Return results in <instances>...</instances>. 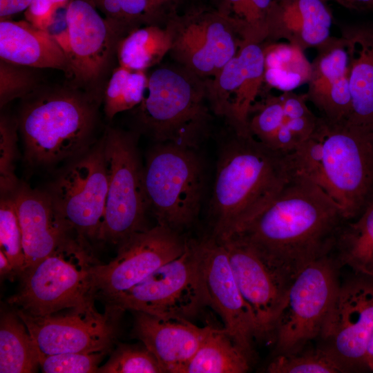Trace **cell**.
<instances>
[{
    "label": "cell",
    "instance_id": "obj_1",
    "mask_svg": "<svg viewBox=\"0 0 373 373\" xmlns=\"http://www.w3.org/2000/svg\"><path fill=\"white\" fill-rule=\"evenodd\" d=\"M346 220L321 188L294 174L280 193L231 236L296 274L308 263L331 254Z\"/></svg>",
    "mask_w": 373,
    "mask_h": 373
},
{
    "label": "cell",
    "instance_id": "obj_2",
    "mask_svg": "<svg viewBox=\"0 0 373 373\" xmlns=\"http://www.w3.org/2000/svg\"><path fill=\"white\" fill-rule=\"evenodd\" d=\"M229 130L219 150L209 207L211 236L218 240L240 230L294 176L287 154L269 149L251 134Z\"/></svg>",
    "mask_w": 373,
    "mask_h": 373
},
{
    "label": "cell",
    "instance_id": "obj_3",
    "mask_svg": "<svg viewBox=\"0 0 373 373\" xmlns=\"http://www.w3.org/2000/svg\"><path fill=\"white\" fill-rule=\"evenodd\" d=\"M287 155L294 174L321 188L347 220L358 216L373 198L371 135L321 117L310 136Z\"/></svg>",
    "mask_w": 373,
    "mask_h": 373
},
{
    "label": "cell",
    "instance_id": "obj_4",
    "mask_svg": "<svg viewBox=\"0 0 373 373\" xmlns=\"http://www.w3.org/2000/svg\"><path fill=\"white\" fill-rule=\"evenodd\" d=\"M100 106L67 84L41 85L23 98L17 119L26 160L47 166L85 152L96 142Z\"/></svg>",
    "mask_w": 373,
    "mask_h": 373
},
{
    "label": "cell",
    "instance_id": "obj_5",
    "mask_svg": "<svg viewBox=\"0 0 373 373\" xmlns=\"http://www.w3.org/2000/svg\"><path fill=\"white\" fill-rule=\"evenodd\" d=\"M133 110L135 129L155 143L197 149L208 137L213 115L207 79L181 65H161L149 75L146 95Z\"/></svg>",
    "mask_w": 373,
    "mask_h": 373
},
{
    "label": "cell",
    "instance_id": "obj_6",
    "mask_svg": "<svg viewBox=\"0 0 373 373\" xmlns=\"http://www.w3.org/2000/svg\"><path fill=\"white\" fill-rule=\"evenodd\" d=\"M129 33L121 24L102 17L90 0H72L65 28L53 35L67 57V84L102 104L106 84L117 66L119 45Z\"/></svg>",
    "mask_w": 373,
    "mask_h": 373
},
{
    "label": "cell",
    "instance_id": "obj_7",
    "mask_svg": "<svg viewBox=\"0 0 373 373\" xmlns=\"http://www.w3.org/2000/svg\"><path fill=\"white\" fill-rule=\"evenodd\" d=\"M195 150L155 143L144 164L149 211L158 224L180 233L195 222L202 202L204 171Z\"/></svg>",
    "mask_w": 373,
    "mask_h": 373
},
{
    "label": "cell",
    "instance_id": "obj_8",
    "mask_svg": "<svg viewBox=\"0 0 373 373\" xmlns=\"http://www.w3.org/2000/svg\"><path fill=\"white\" fill-rule=\"evenodd\" d=\"M87 240L75 233L53 253L25 270L19 291L8 303L35 316L85 305L95 299L90 266L77 262L88 256Z\"/></svg>",
    "mask_w": 373,
    "mask_h": 373
},
{
    "label": "cell",
    "instance_id": "obj_9",
    "mask_svg": "<svg viewBox=\"0 0 373 373\" xmlns=\"http://www.w3.org/2000/svg\"><path fill=\"white\" fill-rule=\"evenodd\" d=\"M140 134L106 126L102 135L108 177L105 211L99 240L119 245L144 227L149 211L144 165L137 142Z\"/></svg>",
    "mask_w": 373,
    "mask_h": 373
},
{
    "label": "cell",
    "instance_id": "obj_10",
    "mask_svg": "<svg viewBox=\"0 0 373 373\" xmlns=\"http://www.w3.org/2000/svg\"><path fill=\"white\" fill-rule=\"evenodd\" d=\"M200 240H187L184 251L130 289L107 300L124 312L189 320L205 306L200 281Z\"/></svg>",
    "mask_w": 373,
    "mask_h": 373
},
{
    "label": "cell",
    "instance_id": "obj_11",
    "mask_svg": "<svg viewBox=\"0 0 373 373\" xmlns=\"http://www.w3.org/2000/svg\"><path fill=\"white\" fill-rule=\"evenodd\" d=\"M338 266L329 254L296 274L273 332L276 354L298 352L321 336L340 285Z\"/></svg>",
    "mask_w": 373,
    "mask_h": 373
},
{
    "label": "cell",
    "instance_id": "obj_12",
    "mask_svg": "<svg viewBox=\"0 0 373 373\" xmlns=\"http://www.w3.org/2000/svg\"><path fill=\"white\" fill-rule=\"evenodd\" d=\"M108 191L103 138L70 162L46 191L55 209L79 236L98 239Z\"/></svg>",
    "mask_w": 373,
    "mask_h": 373
},
{
    "label": "cell",
    "instance_id": "obj_13",
    "mask_svg": "<svg viewBox=\"0 0 373 373\" xmlns=\"http://www.w3.org/2000/svg\"><path fill=\"white\" fill-rule=\"evenodd\" d=\"M172 36L169 55L200 77H213L238 52L242 39L233 20L213 8L194 6L167 23Z\"/></svg>",
    "mask_w": 373,
    "mask_h": 373
},
{
    "label": "cell",
    "instance_id": "obj_14",
    "mask_svg": "<svg viewBox=\"0 0 373 373\" xmlns=\"http://www.w3.org/2000/svg\"><path fill=\"white\" fill-rule=\"evenodd\" d=\"M186 243L182 233L158 224L132 234L118 245L108 263L90 267L95 298L106 302L130 289L180 256Z\"/></svg>",
    "mask_w": 373,
    "mask_h": 373
},
{
    "label": "cell",
    "instance_id": "obj_15",
    "mask_svg": "<svg viewBox=\"0 0 373 373\" xmlns=\"http://www.w3.org/2000/svg\"><path fill=\"white\" fill-rule=\"evenodd\" d=\"M219 240L227 249L236 280L251 312L256 338L273 334L296 274L238 237Z\"/></svg>",
    "mask_w": 373,
    "mask_h": 373
},
{
    "label": "cell",
    "instance_id": "obj_16",
    "mask_svg": "<svg viewBox=\"0 0 373 373\" xmlns=\"http://www.w3.org/2000/svg\"><path fill=\"white\" fill-rule=\"evenodd\" d=\"M39 355L69 352H109L117 336L123 313L106 307L99 312L94 300L64 314L35 316L17 309Z\"/></svg>",
    "mask_w": 373,
    "mask_h": 373
},
{
    "label": "cell",
    "instance_id": "obj_17",
    "mask_svg": "<svg viewBox=\"0 0 373 373\" xmlns=\"http://www.w3.org/2000/svg\"><path fill=\"white\" fill-rule=\"evenodd\" d=\"M373 334V280L358 276L339 285L321 335L324 346L348 372L366 369Z\"/></svg>",
    "mask_w": 373,
    "mask_h": 373
},
{
    "label": "cell",
    "instance_id": "obj_18",
    "mask_svg": "<svg viewBox=\"0 0 373 373\" xmlns=\"http://www.w3.org/2000/svg\"><path fill=\"white\" fill-rule=\"evenodd\" d=\"M200 281L205 306L218 313L223 328L251 359L254 323L236 280L227 249L213 236L200 240Z\"/></svg>",
    "mask_w": 373,
    "mask_h": 373
},
{
    "label": "cell",
    "instance_id": "obj_19",
    "mask_svg": "<svg viewBox=\"0 0 373 373\" xmlns=\"http://www.w3.org/2000/svg\"><path fill=\"white\" fill-rule=\"evenodd\" d=\"M265 70L264 49L244 41L236 55L212 78L207 79V97L213 115L238 134H250L248 116Z\"/></svg>",
    "mask_w": 373,
    "mask_h": 373
},
{
    "label": "cell",
    "instance_id": "obj_20",
    "mask_svg": "<svg viewBox=\"0 0 373 373\" xmlns=\"http://www.w3.org/2000/svg\"><path fill=\"white\" fill-rule=\"evenodd\" d=\"M306 98L286 92L254 102L248 116L250 134L278 153L294 151L310 136L319 120L307 108Z\"/></svg>",
    "mask_w": 373,
    "mask_h": 373
},
{
    "label": "cell",
    "instance_id": "obj_21",
    "mask_svg": "<svg viewBox=\"0 0 373 373\" xmlns=\"http://www.w3.org/2000/svg\"><path fill=\"white\" fill-rule=\"evenodd\" d=\"M12 195L22 233L25 271L76 233L57 211L46 191L20 182Z\"/></svg>",
    "mask_w": 373,
    "mask_h": 373
},
{
    "label": "cell",
    "instance_id": "obj_22",
    "mask_svg": "<svg viewBox=\"0 0 373 373\" xmlns=\"http://www.w3.org/2000/svg\"><path fill=\"white\" fill-rule=\"evenodd\" d=\"M133 334L154 355L166 372L177 373L195 354L213 326L134 312Z\"/></svg>",
    "mask_w": 373,
    "mask_h": 373
},
{
    "label": "cell",
    "instance_id": "obj_23",
    "mask_svg": "<svg viewBox=\"0 0 373 373\" xmlns=\"http://www.w3.org/2000/svg\"><path fill=\"white\" fill-rule=\"evenodd\" d=\"M0 59L38 69L63 71L67 77V57L55 37L27 20L0 21Z\"/></svg>",
    "mask_w": 373,
    "mask_h": 373
},
{
    "label": "cell",
    "instance_id": "obj_24",
    "mask_svg": "<svg viewBox=\"0 0 373 373\" xmlns=\"http://www.w3.org/2000/svg\"><path fill=\"white\" fill-rule=\"evenodd\" d=\"M351 110L345 125L373 133V31L359 30L347 42Z\"/></svg>",
    "mask_w": 373,
    "mask_h": 373
},
{
    "label": "cell",
    "instance_id": "obj_25",
    "mask_svg": "<svg viewBox=\"0 0 373 373\" xmlns=\"http://www.w3.org/2000/svg\"><path fill=\"white\" fill-rule=\"evenodd\" d=\"M331 255L338 265L373 280V198L358 216L343 223Z\"/></svg>",
    "mask_w": 373,
    "mask_h": 373
},
{
    "label": "cell",
    "instance_id": "obj_26",
    "mask_svg": "<svg viewBox=\"0 0 373 373\" xmlns=\"http://www.w3.org/2000/svg\"><path fill=\"white\" fill-rule=\"evenodd\" d=\"M250 361L224 328L213 327L193 356L177 373H244Z\"/></svg>",
    "mask_w": 373,
    "mask_h": 373
},
{
    "label": "cell",
    "instance_id": "obj_27",
    "mask_svg": "<svg viewBox=\"0 0 373 373\" xmlns=\"http://www.w3.org/2000/svg\"><path fill=\"white\" fill-rule=\"evenodd\" d=\"M172 36L167 26H146L135 29L120 42L118 65L134 70H146L159 65L169 53Z\"/></svg>",
    "mask_w": 373,
    "mask_h": 373
},
{
    "label": "cell",
    "instance_id": "obj_28",
    "mask_svg": "<svg viewBox=\"0 0 373 373\" xmlns=\"http://www.w3.org/2000/svg\"><path fill=\"white\" fill-rule=\"evenodd\" d=\"M39 367V352L17 313L6 312L0 321V372L32 373Z\"/></svg>",
    "mask_w": 373,
    "mask_h": 373
},
{
    "label": "cell",
    "instance_id": "obj_29",
    "mask_svg": "<svg viewBox=\"0 0 373 373\" xmlns=\"http://www.w3.org/2000/svg\"><path fill=\"white\" fill-rule=\"evenodd\" d=\"M146 70H134L118 65L113 71L104 93L102 104L106 119L133 110L143 100L147 90Z\"/></svg>",
    "mask_w": 373,
    "mask_h": 373
},
{
    "label": "cell",
    "instance_id": "obj_30",
    "mask_svg": "<svg viewBox=\"0 0 373 373\" xmlns=\"http://www.w3.org/2000/svg\"><path fill=\"white\" fill-rule=\"evenodd\" d=\"M325 1L288 0L285 6V22L299 23L300 39L307 46H318L329 37L332 18Z\"/></svg>",
    "mask_w": 373,
    "mask_h": 373
},
{
    "label": "cell",
    "instance_id": "obj_31",
    "mask_svg": "<svg viewBox=\"0 0 373 373\" xmlns=\"http://www.w3.org/2000/svg\"><path fill=\"white\" fill-rule=\"evenodd\" d=\"M266 370L269 373L349 372L325 347L307 351L303 350L293 354H276Z\"/></svg>",
    "mask_w": 373,
    "mask_h": 373
},
{
    "label": "cell",
    "instance_id": "obj_32",
    "mask_svg": "<svg viewBox=\"0 0 373 373\" xmlns=\"http://www.w3.org/2000/svg\"><path fill=\"white\" fill-rule=\"evenodd\" d=\"M0 247L11 262L15 274L21 275L25 269L22 233L12 193L1 195Z\"/></svg>",
    "mask_w": 373,
    "mask_h": 373
},
{
    "label": "cell",
    "instance_id": "obj_33",
    "mask_svg": "<svg viewBox=\"0 0 373 373\" xmlns=\"http://www.w3.org/2000/svg\"><path fill=\"white\" fill-rule=\"evenodd\" d=\"M99 373H165L154 355L144 345L119 344Z\"/></svg>",
    "mask_w": 373,
    "mask_h": 373
},
{
    "label": "cell",
    "instance_id": "obj_34",
    "mask_svg": "<svg viewBox=\"0 0 373 373\" xmlns=\"http://www.w3.org/2000/svg\"><path fill=\"white\" fill-rule=\"evenodd\" d=\"M36 69L0 59L1 108L13 99L24 98L42 85Z\"/></svg>",
    "mask_w": 373,
    "mask_h": 373
},
{
    "label": "cell",
    "instance_id": "obj_35",
    "mask_svg": "<svg viewBox=\"0 0 373 373\" xmlns=\"http://www.w3.org/2000/svg\"><path fill=\"white\" fill-rule=\"evenodd\" d=\"M17 118L1 113L0 117V191L1 195L12 193L20 182L15 173L17 159Z\"/></svg>",
    "mask_w": 373,
    "mask_h": 373
},
{
    "label": "cell",
    "instance_id": "obj_36",
    "mask_svg": "<svg viewBox=\"0 0 373 373\" xmlns=\"http://www.w3.org/2000/svg\"><path fill=\"white\" fill-rule=\"evenodd\" d=\"M107 352L102 351L39 355V367L44 373L97 372L99 364Z\"/></svg>",
    "mask_w": 373,
    "mask_h": 373
},
{
    "label": "cell",
    "instance_id": "obj_37",
    "mask_svg": "<svg viewBox=\"0 0 373 373\" xmlns=\"http://www.w3.org/2000/svg\"><path fill=\"white\" fill-rule=\"evenodd\" d=\"M350 54L348 48L334 47L324 53L318 60L314 73L313 86L330 84L348 75Z\"/></svg>",
    "mask_w": 373,
    "mask_h": 373
},
{
    "label": "cell",
    "instance_id": "obj_38",
    "mask_svg": "<svg viewBox=\"0 0 373 373\" xmlns=\"http://www.w3.org/2000/svg\"><path fill=\"white\" fill-rule=\"evenodd\" d=\"M72 0H32L24 12L26 20L48 32L58 15L66 13Z\"/></svg>",
    "mask_w": 373,
    "mask_h": 373
},
{
    "label": "cell",
    "instance_id": "obj_39",
    "mask_svg": "<svg viewBox=\"0 0 373 373\" xmlns=\"http://www.w3.org/2000/svg\"><path fill=\"white\" fill-rule=\"evenodd\" d=\"M264 52L265 68L295 69L304 61L302 56L291 46H279L267 51L264 50Z\"/></svg>",
    "mask_w": 373,
    "mask_h": 373
},
{
    "label": "cell",
    "instance_id": "obj_40",
    "mask_svg": "<svg viewBox=\"0 0 373 373\" xmlns=\"http://www.w3.org/2000/svg\"><path fill=\"white\" fill-rule=\"evenodd\" d=\"M307 76L294 70L265 68L264 80L271 86L289 92L300 86Z\"/></svg>",
    "mask_w": 373,
    "mask_h": 373
},
{
    "label": "cell",
    "instance_id": "obj_41",
    "mask_svg": "<svg viewBox=\"0 0 373 373\" xmlns=\"http://www.w3.org/2000/svg\"><path fill=\"white\" fill-rule=\"evenodd\" d=\"M213 8L218 12L231 18L235 23L239 19L246 0H211Z\"/></svg>",
    "mask_w": 373,
    "mask_h": 373
},
{
    "label": "cell",
    "instance_id": "obj_42",
    "mask_svg": "<svg viewBox=\"0 0 373 373\" xmlns=\"http://www.w3.org/2000/svg\"><path fill=\"white\" fill-rule=\"evenodd\" d=\"M32 0H0V21L10 18L25 12Z\"/></svg>",
    "mask_w": 373,
    "mask_h": 373
},
{
    "label": "cell",
    "instance_id": "obj_43",
    "mask_svg": "<svg viewBox=\"0 0 373 373\" xmlns=\"http://www.w3.org/2000/svg\"><path fill=\"white\" fill-rule=\"evenodd\" d=\"M0 274L1 276L15 274L11 262L1 250H0Z\"/></svg>",
    "mask_w": 373,
    "mask_h": 373
},
{
    "label": "cell",
    "instance_id": "obj_44",
    "mask_svg": "<svg viewBox=\"0 0 373 373\" xmlns=\"http://www.w3.org/2000/svg\"><path fill=\"white\" fill-rule=\"evenodd\" d=\"M349 8L373 11V0H347Z\"/></svg>",
    "mask_w": 373,
    "mask_h": 373
},
{
    "label": "cell",
    "instance_id": "obj_45",
    "mask_svg": "<svg viewBox=\"0 0 373 373\" xmlns=\"http://www.w3.org/2000/svg\"><path fill=\"white\" fill-rule=\"evenodd\" d=\"M365 368L373 372V334H372L365 352Z\"/></svg>",
    "mask_w": 373,
    "mask_h": 373
},
{
    "label": "cell",
    "instance_id": "obj_46",
    "mask_svg": "<svg viewBox=\"0 0 373 373\" xmlns=\"http://www.w3.org/2000/svg\"><path fill=\"white\" fill-rule=\"evenodd\" d=\"M164 1L171 3L172 4H174L178 7H180L184 2L186 1V0H164Z\"/></svg>",
    "mask_w": 373,
    "mask_h": 373
},
{
    "label": "cell",
    "instance_id": "obj_47",
    "mask_svg": "<svg viewBox=\"0 0 373 373\" xmlns=\"http://www.w3.org/2000/svg\"><path fill=\"white\" fill-rule=\"evenodd\" d=\"M335 1H336L338 3H341L343 6L349 8V6H348V3L347 0H335Z\"/></svg>",
    "mask_w": 373,
    "mask_h": 373
},
{
    "label": "cell",
    "instance_id": "obj_48",
    "mask_svg": "<svg viewBox=\"0 0 373 373\" xmlns=\"http://www.w3.org/2000/svg\"><path fill=\"white\" fill-rule=\"evenodd\" d=\"M371 138H372V144H373V133L371 135Z\"/></svg>",
    "mask_w": 373,
    "mask_h": 373
}]
</instances>
